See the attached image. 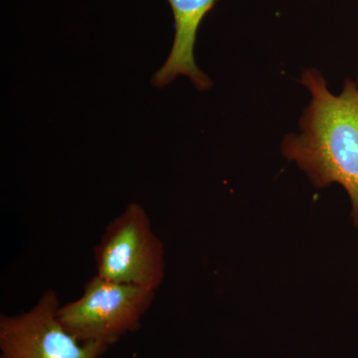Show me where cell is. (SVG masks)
<instances>
[{"label":"cell","instance_id":"obj_1","mask_svg":"<svg viewBox=\"0 0 358 358\" xmlns=\"http://www.w3.org/2000/svg\"><path fill=\"white\" fill-rule=\"evenodd\" d=\"M301 85L312 101L300 120V134H289L282 155L296 162L313 185L338 183L352 201V217L358 228V82L346 79L343 93L327 89L319 70H306Z\"/></svg>","mask_w":358,"mask_h":358},{"label":"cell","instance_id":"obj_2","mask_svg":"<svg viewBox=\"0 0 358 358\" xmlns=\"http://www.w3.org/2000/svg\"><path fill=\"white\" fill-rule=\"evenodd\" d=\"M155 292L95 275L85 284L82 296L59 307L56 315L66 331L80 343L109 348L140 329Z\"/></svg>","mask_w":358,"mask_h":358},{"label":"cell","instance_id":"obj_3","mask_svg":"<svg viewBox=\"0 0 358 358\" xmlns=\"http://www.w3.org/2000/svg\"><path fill=\"white\" fill-rule=\"evenodd\" d=\"M96 274L157 291L166 277L164 246L143 207L131 203L110 221L94 248Z\"/></svg>","mask_w":358,"mask_h":358},{"label":"cell","instance_id":"obj_4","mask_svg":"<svg viewBox=\"0 0 358 358\" xmlns=\"http://www.w3.org/2000/svg\"><path fill=\"white\" fill-rule=\"evenodd\" d=\"M58 294L48 289L17 315H0V358H99L108 346L82 343L57 319Z\"/></svg>","mask_w":358,"mask_h":358},{"label":"cell","instance_id":"obj_5","mask_svg":"<svg viewBox=\"0 0 358 358\" xmlns=\"http://www.w3.org/2000/svg\"><path fill=\"white\" fill-rule=\"evenodd\" d=\"M173 10L174 38L166 62L152 77V85L164 88L179 75L187 77L199 91L210 89L212 81L194 59L197 32L206 14L219 0H167Z\"/></svg>","mask_w":358,"mask_h":358},{"label":"cell","instance_id":"obj_6","mask_svg":"<svg viewBox=\"0 0 358 358\" xmlns=\"http://www.w3.org/2000/svg\"><path fill=\"white\" fill-rule=\"evenodd\" d=\"M357 82H358V76H357Z\"/></svg>","mask_w":358,"mask_h":358}]
</instances>
